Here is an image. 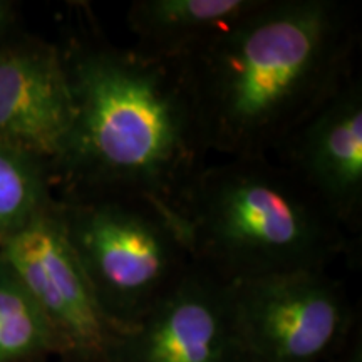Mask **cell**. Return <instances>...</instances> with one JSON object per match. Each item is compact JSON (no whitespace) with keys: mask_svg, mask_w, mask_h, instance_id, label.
<instances>
[{"mask_svg":"<svg viewBox=\"0 0 362 362\" xmlns=\"http://www.w3.org/2000/svg\"><path fill=\"white\" fill-rule=\"evenodd\" d=\"M356 7L264 0L228 30L175 59L208 153L270 158L356 74Z\"/></svg>","mask_w":362,"mask_h":362,"instance_id":"6da1fadb","label":"cell"},{"mask_svg":"<svg viewBox=\"0 0 362 362\" xmlns=\"http://www.w3.org/2000/svg\"><path fill=\"white\" fill-rule=\"evenodd\" d=\"M84 12L61 49L74 119L52 180L64 183L66 197L143 198L175 218L176 198L208 156L180 67L112 44Z\"/></svg>","mask_w":362,"mask_h":362,"instance_id":"7a4b0ae2","label":"cell"},{"mask_svg":"<svg viewBox=\"0 0 362 362\" xmlns=\"http://www.w3.org/2000/svg\"><path fill=\"white\" fill-rule=\"evenodd\" d=\"M194 265L221 282L327 269L351 240L304 185L270 158L205 165L175 202Z\"/></svg>","mask_w":362,"mask_h":362,"instance_id":"3957f363","label":"cell"},{"mask_svg":"<svg viewBox=\"0 0 362 362\" xmlns=\"http://www.w3.org/2000/svg\"><path fill=\"white\" fill-rule=\"evenodd\" d=\"M57 208L111 332L138 322L193 264L173 216L143 198L66 197Z\"/></svg>","mask_w":362,"mask_h":362,"instance_id":"277c9868","label":"cell"},{"mask_svg":"<svg viewBox=\"0 0 362 362\" xmlns=\"http://www.w3.org/2000/svg\"><path fill=\"white\" fill-rule=\"evenodd\" d=\"M250 362H325L347 341L352 312L327 269H302L228 284Z\"/></svg>","mask_w":362,"mask_h":362,"instance_id":"5b68a950","label":"cell"},{"mask_svg":"<svg viewBox=\"0 0 362 362\" xmlns=\"http://www.w3.org/2000/svg\"><path fill=\"white\" fill-rule=\"evenodd\" d=\"M101 362H250L228 284L192 264L138 322L111 332Z\"/></svg>","mask_w":362,"mask_h":362,"instance_id":"8992f818","label":"cell"},{"mask_svg":"<svg viewBox=\"0 0 362 362\" xmlns=\"http://www.w3.org/2000/svg\"><path fill=\"white\" fill-rule=\"evenodd\" d=\"M0 259L47 317L64 352L101 362L111 330L99 314L56 202L0 245Z\"/></svg>","mask_w":362,"mask_h":362,"instance_id":"52a82bcc","label":"cell"},{"mask_svg":"<svg viewBox=\"0 0 362 362\" xmlns=\"http://www.w3.org/2000/svg\"><path fill=\"white\" fill-rule=\"evenodd\" d=\"M347 235L362 225V79L346 86L274 153Z\"/></svg>","mask_w":362,"mask_h":362,"instance_id":"ba28073f","label":"cell"},{"mask_svg":"<svg viewBox=\"0 0 362 362\" xmlns=\"http://www.w3.org/2000/svg\"><path fill=\"white\" fill-rule=\"evenodd\" d=\"M74 119L61 49L35 39L0 42V139L51 168L64 155Z\"/></svg>","mask_w":362,"mask_h":362,"instance_id":"9c48e42d","label":"cell"},{"mask_svg":"<svg viewBox=\"0 0 362 362\" xmlns=\"http://www.w3.org/2000/svg\"><path fill=\"white\" fill-rule=\"evenodd\" d=\"M264 0H136L128 8L136 51L180 59L257 11Z\"/></svg>","mask_w":362,"mask_h":362,"instance_id":"30bf717a","label":"cell"},{"mask_svg":"<svg viewBox=\"0 0 362 362\" xmlns=\"http://www.w3.org/2000/svg\"><path fill=\"white\" fill-rule=\"evenodd\" d=\"M51 181L44 161L0 139V245L52 205Z\"/></svg>","mask_w":362,"mask_h":362,"instance_id":"8fae6325","label":"cell"},{"mask_svg":"<svg viewBox=\"0 0 362 362\" xmlns=\"http://www.w3.org/2000/svg\"><path fill=\"white\" fill-rule=\"evenodd\" d=\"M61 351L56 330L0 259V362H25Z\"/></svg>","mask_w":362,"mask_h":362,"instance_id":"7c38bea8","label":"cell"},{"mask_svg":"<svg viewBox=\"0 0 362 362\" xmlns=\"http://www.w3.org/2000/svg\"><path fill=\"white\" fill-rule=\"evenodd\" d=\"M13 22H16V4L0 0V42L8 37Z\"/></svg>","mask_w":362,"mask_h":362,"instance_id":"4fadbf2b","label":"cell"}]
</instances>
